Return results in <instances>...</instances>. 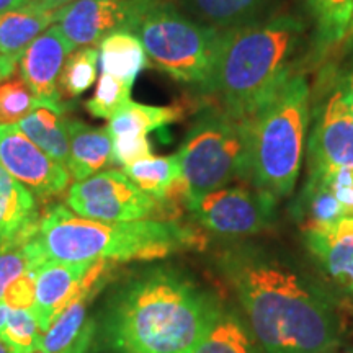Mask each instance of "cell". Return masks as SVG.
Returning <instances> with one entry per match:
<instances>
[{
	"instance_id": "obj_1",
	"label": "cell",
	"mask_w": 353,
	"mask_h": 353,
	"mask_svg": "<svg viewBox=\"0 0 353 353\" xmlns=\"http://www.w3.org/2000/svg\"><path fill=\"white\" fill-rule=\"evenodd\" d=\"M219 267L265 353H332L339 345L334 299L288 257L241 244L223 254Z\"/></svg>"
},
{
	"instance_id": "obj_2",
	"label": "cell",
	"mask_w": 353,
	"mask_h": 353,
	"mask_svg": "<svg viewBox=\"0 0 353 353\" xmlns=\"http://www.w3.org/2000/svg\"><path fill=\"white\" fill-rule=\"evenodd\" d=\"M219 306L182 272L149 268L110 298L100 341L108 353H193Z\"/></svg>"
},
{
	"instance_id": "obj_3",
	"label": "cell",
	"mask_w": 353,
	"mask_h": 353,
	"mask_svg": "<svg viewBox=\"0 0 353 353\" xmlns=\"http://www.w3.org/2000/svg\"><path fill=\"white\" fill-rule=\"evenodd\" d=\"M306 23L294 15H272L224 32L210 81L200 94L213 97L234 117L249 118L293 76Z\"/></svg>"
},
{
	"instance_id": "obj_4",
	"label": "cell",
	"mask_w": 353,
	"mask_h": 353,
	"mask_svg": "<svg viewBox=\"0 0 353 353\" xmlns=\"http://www.w3.org/2000/svg\"><path fill=\"white\" fill-rule=\"evenodd\" d=\"M37 242L48 262H131L161 260L195 244V232L174 221H97L64 205L41 213Z\"/></svg>"
},
{
	"instance_id": "obj_5",
	"label": "cell",
	"mask_w": 353,
	"mask_h": 353,
	"mask_svg": "<svg viewBox=\"0 0 353 353\" xmlns=\"http://www.w3.org/2000/svg\"><path fill=\"white\" fill-rule=\"evenodd\" d=\"M311 125V88L303 74L283 85L245 118V180L278 201L296 187Z\"/></svg>"
},
{
	"instance_id": "obj_6",
	"label": "cell",
	"mask_w": 353,
	"mask_h": 353,
	"mask_svg": "<svg viewBox=\"0 0 353 353\" xmlns=\"http://www.w3.org/2000/svg\"><path fill=\"white\" fill-rule=\"evenodd\" d=\"M128 32L141 39L157 69L198 92L210 81L224 38L170 0H134Z\"/></svg>"
},
{
	"instance_id": "obj_7",
	"label": "cell",
	"mask_w": 353,
	"mask_h": 353,
	"mask_svg": "<svg viewBox=\"0 0 353 353\" xmlns=\"http://www.w3.org/2000/svg\"><path fill=\"white\" fill-rule=\"evenodd\" d=\"M176 156L187 185V203L228 187L236 179L245 180V118L234 117L218 105L203 108Z\"/></svg>"
},
{
	"instance_id": "obj_8",
	"label": "cell",
	"mask_w": 353,
	"mask_h": 353,
	"mask_svg": "<svg viewBox=\"0 0 353 353\" xmlns=\"http://www.w3.org/2000/svg\"><path fill=\"white\" fill-rule=\"evenodd\" d=\"M311 105L307 174L353 167V114L330 68L317 79Z\"/></svg>"
},
{
	"instance_id": "obj_9",
	"label": "cell",
	"mask_w": 353,
	"mask_h": 353,
	"mask_svg": "<svg viewBox=\"0 0 353 353\" xmlns=\"http://www.w3.org/2000/svg\"><path fill=\"white\" fill-rule=\"evenodd\" d=\"M201 228L224 237H247L267 231L276 218V200L245 187H224L187 203Z\"/></svg>"
},
{
	"instance_id": "obj_10",
	"label": "cell",
	"mask_w": 353,
	"mask_h": 353,
	"mask_svg": "<svg viewBox=\"0 0 353 353\" xmlns=\"http://www.w3.org/2000/svg\"><path fill=\"white\" fill-rule=\"evenodd\" d=\"M65 205L82 218L108 223L152 219L161 208V203L120 170H103L76 182L69 188Z\"/></svg>"
},
{
	"instance_id": "obj_11",
	"label": "cell",
	"mask_w": 353,
	"mask_h": 353,
	"mask_svg": "<svg viewBox=\"0 0 353 353\" xmlns=\"http://www.w3.org/2000/svg\"><path fill=\"white\" fill-rule=\"evenodd\" d=\"M0 165L41 198L64 193L72 179L68 167L43 152L15 125H0Z\"/></svg>"
},
{
	"instance_id": "obj_12",
	"label": "cell",
	"mask_w": 353,
	"mask_h": 353,
	"mask_svg": "<svg viewBox=\"0 0 353 353\" xmlns=\"http://www.w3.org/2000/svg\"><path fill=\"white\" fill-rule=\"evenodd\" d=\"M134 0H74L57 12L56 23L70 48L99 44L117 30H128Z\"/></svg>"
},
{
	"instance_id": "obj_13",
	"label": "cell",
	"mask_w": 353,
	"mask_h": 353,
	"mask_svg": "<svg viewBox=\"0 0 353 353\" xmlns=\"http://www.w3.org/2000/svg\"><path fill=\"white\" fill-rule=\"evenodd\" d=\"M72 48L59 26H50L19 59L20 77L41 103H65L59 94V77Z\"/></svg>"
},
{
	"instance_id": "obj_14",
	"label": "cell",
	"mask_w": 353,
	"mask_h": 353,
	"mask_svg": "<svg viewBox=\"0 0 353 353\" xmlns=\"http://www.w3.org/2000/svg\"><path fill=\"white\" fill-rule=\"evenodd\" d=\"M303 244L330 283L353 296V218L303 228Z\"/></svg>"
},
{
	"instance_id": "obj_15",
	"label": "cell",
	"mask_w": 353,
	"mask_h": 353,
	"mask_svg": "<svg viewBox=\"0 0 353 353\" xmlns=\"http://www.w3.org/2000/svg\"><path fill=\"white\" fill-rule=\"evenodd\" d=\"M92 263L94 262H50L38 272L37 298L32 311L43 332H46L74 301Z\"/></svg>"
},
{
	"instance_id": "obj_16",
	"label": "cell",
	"mask_w": 353,
	"mask_h": 353,
	"mask_svg": "<svg viewBox=\"0 0 353 353\" xmlns=\"http://www.w3.org/2000/svg\"><path fill=\"white\" fill-rule=\"evenodd\" d=\"M113 262L99 260V262L90 265L74 301L65 307L63 314L57 317L54 324L43 334L39 350L46 353H61L68 350L77 341L88 322L87 306L99 294L101 286H105V280L110 275V265Z\"/></svg>"
},
{
	"instance_id": "obj_17",
	"label": "cell",
	"mask_w": 353,
	"mask_h": 353,
	"mask_svg": "<svg viewBox=\"0 0 353 353\" xmlns=\"http://www.w3.org/2000/svg\"><path fill=\"white\" fill-rule=\"evenodd\" d=\"M39 214L33 193L0 165V245H23L38 234Z\"/></svg>"
},
{
	"instance_id": "obj_18",
	"label": "cell",
	"mask_w": 353,
	"mask_h": 353,
	"mask_svg": "<svg viewBox=\"0 0 353 353\" xmlns=\"http://www.w3.org/2000/svg\"><path fill=\"white\" fill-rule=\"evenodd\" d=\"M63 6L46 0H30L25 6L0 15V56L20 59L26 48L56 23Z\"/></svg>"
},
{
	"instance_id": "obj_19",
	"label": "cell",
	"mask_w": 353,
	"mask_h": 353,
	"mask_svg": "<svg viewBox=\"0 0 353 353\" xmlns=\"http://www.w3.org/2000/svg\"><path fill=\"white\" fill-rule=\"evenodd\" d=\"M179 3L193 20L219 32H231L272 17L276 0H179Z\"/></svg>"
},
{
	"instance_id": "obj_20",
	"label": "cell",
	"mask_w": 353,
	"mask_h": 353,
	"mask_svg": "<svg viewBox=\"0 0 353 353\" xmlns=\"http://www.w3.org/2000/svg\"><path fill=\"white\" fill-rule=\"evenodd\" d=\"M113 162L112 136L107 128L69 120V159L65 167L76 182L103 172Z\"/></svg>"
},
{
	"instance_id": "obj_21",
	"label": "cell",
	"mask_w": 353,
	"mask_h": 353,
	"mask_svg": "<svg viewBox=\"0 0 353 353\" xmlns=\"http://www.w3.org/2000/svg\"><path fill=\"white\" fill-rule=\"evenodd\" d=\"M123 172L145 195L154 198L161 205H169L176 198H183L187 201V185H185L182 165L176 154L145 157L143 161L125 167Z\"/></svg>"
},
{
	"instance_id": "obj_22",
	"label": "cell",
	"mask_w": 353,
	"mask_h": 353,
	"mask_svg": "<svg viewBox=\"0 0 353 353\" xmlns=\"http://www.w3.org/2000/svg\"><path fill=\"white\" fill-rule=\"evenodd\" d=\"M65 103H43L17 123V128L30 141L59 164L68 165L69 159V120Z\"/></svg>"
},
{
	"instance_id": "obj_23",
	"label": "cell",
	"mask_w": 353,
	"mask_h": 353,
	"mask_svg": "<svg viewBox=\"0 0 353 353\" xmlns=\"http://www.w3.org/2000/svg\"><path fill=\"white\" fill-rule=\"evenodd\" d=\"M193 353H265L247 321L221 304Z\"/></svg>"
},
{
	"instance_id": "obj_24",
	"label": "cell",
	"mask_w": 353,
	"mask_h": 353,
	"mask_svg": "<svg viewBox=\"0 0 353 353\" xmlns=\"http://www.w3.org/2000/svg\"><path fill=\"white\" fill-rule=\"evenodd\" d=\"M100 72L108 74L125 82L134 83L136 79L149 65L144 44L132 32L117 30L97 44Z\"/></svg>"
},
{
	"instance_id": "obj_25",
	"label": "cell",
	"mask_w": 353,
	"mask_h": 353,
	"mask_svg": "<svg viewBox=\"0 0 353 353\" xmlns=\"http://www.w3.org/2000/svg\"><path fill=\"white\" fill-rule=\"evenodd\" d=\"M314 25V56L325 57L329 50L345 41L353 19V0H304Z\"/></svg>"
},
{
	"instance_id": "obj_26",
	"label": "cell",
	"mask_w": 353,
	"mask_h": 353,
	"mask_svg": "<svg viewBox=\"0 0 353 353\" xmlns=\"http://www.w3.org/2000/svg\"><path fill=\"white\" fill-rule=\"evenodd\" d=\"M183 117V108L174 107H152L131 101L125 110L108 121L107 131L112 138H149L154 131L174 125Z\"/></svg>"
},
{
	"instance_id": "obj_27",
	"label": "cell",
	"mask_w": 353,
	"mask_h": 353,
	"mask_svg": "<svg viewBox=\"0 0 353 353\" xmlns=\"http://www.w3.org/2000/svg\"><path fill=\"white\" fill-rule=\"evenodd\" d=\"M99 70V50L83 46L74 50L65 59L59 77V94L63 100H74L90 90L97 81Z\"/></svg>"
},
{
	"instance_id": "obj_28",
	"label": "cell",
	"mask_w": 353,
	"mask_h": 353,
	"mask_svg": "<svg viewBox=\"0 0 353 353\" xmlns=\"http://www.w3.org/2000/svg\"><path fill=\"white\" fill-rule=\"evenodd\" d=\"M132 85L134 83L100 72L94 95L85 101L87 112L94 118H99V120L110 121L132 101Z\"/></svg>"
},
{
	"instance_id": "obj_29",
	"label": "cell",
	"mask_w": 353,
	"mask_h": 353,
	"mask_svg": "<svg viewBox=\"0 0 353 353\" xmlns=\"http://www.w3.org/2000/svg\"><path fill=\"white\" fill-rule=\"evenodd\" d=\"M46 263L50 262L39 249L37 236L23 245H0V301L17 276L28 270H41Z\"/></svg>"
},
{
	"instance_id": "obj_30",
	"label": "cell",
	"mask_w": 353,
	"mask_h": 353,
	"mask_svg": "<svg viewBox=\"0 0 353 353\" xmlns=\"http://www.w3.org/2000/svg\"><path fill=\"white\" fill-rule=\"evenodd\" d=\"M43 105L23 79L15 74L0 82V125H17Z\"/></svg>"
},
{
	"instance_id": "obj_31",
	"label": "cell",
	"mask_w": 353,
	"mask_h": 353,
	"mask_svg": "<svg viewBox=\"0 0 353 353\" xmlns=\"http://www.w3.org/2000/svg\"><path fill=\"white\" fill-rule=\"evenodd\" d=\"M43 334L32 309H12L0 339L13 353H32L39 348Z\"/></svg>"
},
{
	"instance_id": "obj_32",
	"label": "cell",
	"mask_w": 353,
	"mask_h": 353,
	"mask_svg": "<svg viewBox=\"0 0 353 353\" xmlns=\"http://www.w3.org/2000/svg\"><path fill=\"white\" fill-rule=\"evenodd\" d=\"M312 176H319L330 193L335 196L341 205L342 213L345 218H353V167H343L322 174H307Z\"/></svg>"
},
{
	"instance_id": "obj_33",
	"label": "cell",
	"mask_w": 353,
	"mask_h": 353,
	"mask_svg": "<svg viewBox=\"0 0 353 353\" xmlns=\"http://www.w3.org/2000/svg\"><path fill=\"white\" fill-rule=\"evenodd\" d=\"M39 270H28L17 276L3 293L2 301L12 309H32L37 298V276Z\"/></svg>"
},
{
	"instance_id": "obj_34",
	"label": "cell",
	"mask_w": 353,
	"mask_h": 353,
	"mask_svg": "<svg viewBox=\"0 0 353 353\" xmlns=\"http://www.w3.org/2000/svg\"><path fill=\"white\" fill-rule=\"evenodd\" d=\"M113 161L120 164L123 169L134 162L143 161L152 156V145L149 138H112Z\"/></svg>"
},
{
	"instance_id": "obj_35",
	"label": "cell",
	"mask_w": 353,
	"mask_h": 353,
	"mask_svg": "<svg viewBox=\"0 0 353 353\" xmlns=\"http://www.w3.org/2000/svg\"><path fill=\"white\" fill-rule=\"evenodd\" d=\"M348 52L347 59L342 61L339 65H329L330 70H332L335 82H337L339 88L342 90L343 97H345V101L348 103V108L353 114V38L348 39Z\"/></svg>"
},
{
	"instance_id": "obj_36",
	"label": "cell",
	"mask_w": 353,
	"mask_h": 353,
	"mask_svg": "<svg viewBox=\"0 0 353 353\" xmlns=\"http://www.w3.org/2000/svg\"><path fill=\"white\" fill-rule=\"evenodd\" d=\"M95 321H88L87 325L83 327L82 334L79 335V339L76 342L70 345L68 350L61 352V353H88V350H90V345H92V341H94V334H95ZM32 353H46L43 350H34Z\"/></svg>"
},
{
	"instance_id": "obj_37",
	"label": "cell",
	"mask_w": 353,
	"mask_h": 353,
	"mask_svg": "<svg viewBox=\"0 0 353 353\" xmlns=\"http://www.w3.org/2000/svg\"><path fill=\"white\" fill-rule=\"evenodd\" d=\"M17 63H19V61L12 59V57H2V59H0V82L15 72Z\"/></svg>"
},
{
	"instance_id": "obj_38",
	"label": "cell",
	"mask_w": 353,
	"mask_h": 353,
	"mask_svg": "<svg viewBox=\"0 0 353 353\" xmlns=\"http://www.w3.org/2000/svg\"><path fill=\"white\" fill-rule=\"evenodd\" d=\"M26 2H30V0H0V15L6 12L13 10V8L25 6Z\"/></svg>"
},
{
	"instance_id": "obj_39",
	"label": "cell",
	"mask_w": 353,
	"mask_h": 353,
	"mask_svg": "<svg viewBox=\"0 0 353 353\" xmlns=\"http://www.w3.org/2000/svg\"><path fill=\"white\" fill-rule=\"evenodd\" d=\"M10 312H12V307L8 306L7 303L0 301V332H2L3 327H6L7 319H8V316H10Z\"/></svg>"
},
{
	"instance_id": "obj_40",
	"label": "cell",
	"mask_w": 353,
	"mask_h": 353,
	"mask_svg": "<svg viewBox=\"0 0 353 353\" xmlns=\"http://www.w3.org/2000/svg\"><path fill=\"white\" fill-rule=\"evenodd\" d=\"M0 353H13V350H12V348H10V347H8V345H7V343L2 341V339H0Z\"/></svg>"
},
{
	"instance_id": "obj_41",
	"label": "cell",
	"mask_w": 353,
	"mask_h": 353,
	"mask_svg": "<svg viewBox=\"0 0 353 353\" xmlns=\"http://www.w3.org/2000/svg\"><path fill=\"white\" fill-rule=\"evenodd\" d=\"M46 2H50V3H54V6H65V3H70V2H74V0H46Z\"/></svg>"
},
{
	"instance_id": "obj_42",
	"label": "cell",
	"mask_w": 353,
	"mask_h": 353,
	"mask_svg": "<svg viewBox=\"0 0 353 353\" xmlns=\"http://www.w3.org/2000/svg\"><path fill=\"white\" fill-rule=\"evenodd\" d=\"M353 38V19H352V25H350V30H348V34H347V41L348 39Z\"/></svg>"
},
{
	"instance_id": "obj_43",
	"label": "cell",
	"mask_w": 353,
	"mask_h": 353,
	"mask_svg": "<svg viewBox=\"0 0 353 353\" xmlns=\"http://www.w3.org/2000/svg\"><path fill=\"white\" fill-rule=\"evenodd\" d=\"M348 353H353V348H352V350H350V352H348Z\"/></svg>"
},
{
	"instance_id": "obj_44",
	"label": "cell",
	"mask_w": 353,
	"mask_h": 353,
	"mask_svg": "<svg viewBox=\"0 0 353 353\" xmlns=\"http://www.w3.org/2000/svg\"><path fill=\"white\" fill-rule=\"evenodd\" d=\"M2 57H3V56H0V59H2Z\"/></svg>"
}]
</instances>
